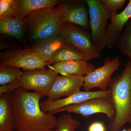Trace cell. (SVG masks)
I'll return each mask as SVG.
<instances>
[{
    "instance_id": "30bf717a",
    "label": "cell",
    "mask_w": 131,
    "mask_h": 131,
    "mask_svg": "<svg viewBox=\"0 0 131 131\" xmlns=\"http://www.w3.org/2000/svg\"><path fill=\"white\" fill-rule=\"evenodd\" d=\"M0 61V66H11L26 71L44 69L47 65L28 48L24 50H8L1 52Z\"/></svg>"
},
{
    "instance_id": "52a82bcc",
    "label": "cell",
    "mask_w": 131,
    "mask_h": 131,
    "mask_svg": "<svg viewBox=\"0 0 131 131\" xmlns=\"http://www.w3.org/2000/svg\"><path fill=\"white\" fill-rule=\"evenodd\" d=\"M66 112L75 113L81 115L87 119L92 115L97 113L105 114L109 119L114 117L115 112L114 107L110 99L105 98H95L81 103L67 106L54 111L52 113Z\"/></svg>"
},
{
    "instance_id": "7c38bea8",
    "label": "cell",
    "mask_w": 131,
    "mask_h": 131,
    "mask_svg": "<svg viewBox=\"0 0 131 131\" xmlns=\"http://www.w3.org/2000/svg\"><path fill=\"white\" fill-rule=\"evenodd\" d=\"M83 75L57 76L49 90L47 99L54 101L67 97L81 90L83 86Z\"/></svg>"
},
{
    "instance_id": "9c48e42d",
    "label": "cell",
    "mask_w": 131,
    "mask_h": 131,
    "mask_svg": "<svg viewBox=\"0 0 131 131\" xmlns=\"http://www.w3.org/2000/svg\"><path fill=\"white\" fill-rule=\"evenodd\" d=\"M58 74L55 70L45 68L27 71L20 79V88L28 91L33 90L41 94L43 96H47Z\"/></svg>"
},
{
    "instance_id": "44dd1931",
    "label": "cell",
    "mask_w": 131,
    "mask_h": 131,
    "mask_svg": "<svg viewBox=\"0 0 131 131\" xmlns=\"http://www.w3.org/2000/svg\"><path fill=\"white\" fill-rule=\"evenodd\" d=\"M24 72L21 69L11 66H0L1 86L10 84L20 78Z\"/></svg>"
},
{
    "instance_id": "2e32d148",
    "label": "cell",
    "mask_w": 131,
    "mask_h": 131,
    "mask_svg": "<svg viewBox=\"0 0 131 131\" xmlns=\"http://www.w3.org/2000/svg\"><path fill=\"white\" fill-rule=\"evenodd\" d=\"M59 0H15L16 18H25L39 9L54 7Z\"/></svg>"
},
{
    "instance_id": "484cf974",
    "label": "cell",
    "mask_w": 131,
    "mask_h": 131,
    "mask_svg": "<svg viewBox=\"0 0 131 131\" xmlns=\"http://www.w3.org/2000/svg\"><path fill=\"white\" fill-rule=\"evenodd\" d=\"M119 131H131V127L130 128H129V129H127V130L125 129H124L123 130H122Z\"/></svg>"
},
{
    "instance_id": "4316f807",
    "label": "cell",
    "mask_w": 131,
    "mask_h": 131,
    "mask_svg": "<svg viewBox=\"0 0 131 131\" xmlns=\"http://www.w3.org/2000/svg\"><path fill=\"white\" fill-rule=\"evenodd\" d=\"M51 131H55V130H51Z\"/></svg>"
},
{
    "instance_id": "ffe728a7",
    "label": "cell",
    "mask_w": 131,
    "mask_h": 131,
    "mask_svg": "<svg viewBox=\"0 0 131 131\" xmlns=\"http://www.w3.org/2000/svg\"><path fill=\"white\" fill-rule=\"evenodd\" d=\"M114 48L119 49L122 54L128 57L131 61V18L125 25Z\"/></svg>"
},
{
    "instance_id": "7a4b0ae2",
    "label": "cell",
    "mask_w": 131,
    "mask_h": 131,
    "mask_svg": "<svg viewBox=\"0 0 131 131\" xmlns=\"http://www.w3.org/2000/svg\"><path fill=\"white\" fill-rule=\"evenodd\" d=\"M108 88L115 114L109 119L110 131H119L127 123L131 124V61L128 59L122 72L112 79Z\"/></svg>"
},
{
    "instance_id": "8fae6325",
    "label": "cell",
    "mask_w": 131,
    "mask_h": 131,
    "mask_svg": "<svg viewBox=\"0 0 131 131\" xmlns=\"http://www.w3.org/2000/svg\"><path fill=\"white\" fill-rule=\"evenodd\" d=\"M111 91L108 89L106 91L100 90L94 91H77L67 96L56 100L51 101L47 99L40 102L41 110L44 112L52 113L67 106L72 105L95 98H105L110 99Z\"/></svg>"
},
{
    "instance_id": "4fadbf2b",
    "label": "cell",
    "mask_w": 131,
    "mask_h": 131,
    "mask_svg": "<svg viewBox=\"0 0 131 131\" xmlns=\"http://www.w3.org/2000/svg\"><path fill=\"white\" fill-rule=\"evenodd\" d=\"M131 18V0H130L125 8L111 20L107 30L106 48L110 50L114 47L115 44L122 34L125 25Z\"/></svg>"
},
{
    "instance_id": "d6986e66",
    "label": "cell",
    "mask_w": 131,
    "mask_h": 131,
    "mask_svg": "<svg viewBox=\"0 0 131 131\" xmlns=\"http://www.w3.org/2000/svg\"><path fill=\"white\" fill-rule=\"evenodd\" d=\"M73 60L89 61L86 57L82 52L72 45L67 43L58 49L46 63L48 65L59 62Z\"/></svg>"
},
{
    "instance_id": "cb8c5ba5",
    "label": "cell",
    "mask_w": 131,
    "mask_h": 131,
    "mask_svg": "<svg viewBox=\"0 0 131 131\" xmlns=\"http://www.w3.org/2000/svg\"><path fill=\"white\" fill-rule=\"evenodd\" d=\"M108 11L109 12L110 16V20L117 15V11L122 8L126 0H101Z\"/></svg>"
},
{
    "instance_id": "7402d4cb",
    "label": "cell",
    "mask_w": 131,
    "mask_h": 131,
    "mask_svg": "<svg viewBox=\"0 0 131 131\" xmlns=\"http://www.w3.org/2000/svg\"><path fill=\"white\" fill-rule=\"evenodd\" d=\"M81 122L69 114H62L57 118L55 131H74L81 125Z\"/></svg>"
},
{
    "instance_id": "603a6c76",
    "label": "cell",
    "mask_w": 131,
    "mask_h": 131,
    "mask_svg": "<svg viewBox=\"0 0 131 131\" xmlns=\"http://www.w3.org/2000/svg\"><path fill=\"white\" fill-rule=\"evenodd\" d=\"M16 18L15 0L0 1V20Z\"/></svg>"
},
{
    "instance_id": "5b68a950",
    "label": "cell",
    "mask_w": 131,
    "mask_h": 131,
    "mask_svg": "<svg viewBox=\"0 0 131 131\" xmlns=\"http://www.w3.org/2000/svg\"><path fill=\"white\" fill-rule=\"evenodd\" d=\"M60 34L66 43L70 44L82 52L89 61L100 57L101 52L92 42L91 34L80 26L71 23H63Z\"/></svg>"
},
{
    "instance_id": "277c9868",
    "label": "cell",
    "mask_w": 131,
    "mask_h": 131,
    "mask_svg": "<svg viewBox=\"0 0 131 131\" xmlns=\"http://www.w3.org/2000/svg\"><path fill=\"white\" fill-rule=\"evenodd\" d=\"M89 11L91 38L100 51L106 47L109 12L101 0H86Z\"/></svg>"
},
{
    "instance_id": "5bb4252c",
    "label": "cell",
    "mask_w": 131,
    "mask_h": 131,
    "mask_svg": "<svg viewBox=\"0 0 131 131\" xmlns=\"http://www.w3.org/2000/svg\"><path fill=\"white\" fill-rule=\"evenodd\" d=\"M65 44L60 32L47 39L35 42L31 47L28 48L30 51L46 63L57 50Z\"/></svg>"
},
{
    "instance_id": "ba28073f",
    "label": "cell",
    "mask_w": 131,
    "mask_h": 131,
    "mask_svg": "<svg viewBox=\"0 0 131 131\" xmlns=\"http://www.w3.org/2000/svg\"><path fill=\"white\" fill-rule=\"evenodd\" d=\"M121 64L119 58L115 57L113 59L108 57L100 68H95L92 72L84 77L83 88L84 91H89L94 88L100 90H107L108 85L112 80V75L118 69Z\"/></svg>"
},
{
    "instance_id": "e0dca14e",
    "label": "cell",
    "mask_w": 131,
    "mask_h": 131,
    "mask_svg": "<svg viewBox=\"0 0 131 131\" xmlns=\"http://www.w3.org/2000/svg\"><path fill=\"white\" fill-rule=\"evenodd\" d=\"M9 94L0 95V131H15L14 116Z\"/></svg>"
},
{
    "instance_id": "d4e9b609",
    "label": "cell",
    "mask_w": 131,
    "mask_h": 131,
    "mask_svg": "<svg viewBox=\"0 0 131 131\" xmlns=\"http://www.w3.org/2000/svg\"><path fill=\"white\" fill-rule=\"evenodd\" d=\"M88 131H106V127L103 122L95 121L90 125Z\"/></svg>"
},
{
    "instance_id": "8992f818",
    "label": "cell",
    "mask_w": 131,
    "mask_h": 131,
    "mask_svg": "<svg viewBox=\"0 0 131 131\" xmlns=\"http://www.w3.org/2000/svg\"><path fill=\"white\" fill-rule=\"evenodd\" d=\"M55 7L62 23H70L90 30L88 6L86 1L62 0Z\"/></svg>"
},
{
    "instance_id": "3957f363",
    "label": "cell",
    "mask_w": 131,
    "mask_h": 131,
    "mask_svg": "<svg viewBox=\"0 0 131 131\" xmlns=\"http://www.w3.org/2000/svg\"><path fill=\"white\" fill-rule=\"evenodd\" d=\"M25 21L26 37L34 43L60 33L63 24L55 7L34 11L25 17Z\"/></svg>"
},
{
    "instance_id": "6da1fadb",
    "label": "cell",
    "mask_w": 131,
    "mask_h": 131,
    "mask_svg": "<svg viewBox=\"0 0 131 131\" xmlns=\"http://www.w3.org/2000/svg\"><path fill=\"white\" fill-rule=\"evenodd\" d=\"M9 96L15 131H51L55 129L57 118L54 114L41 110V94L20 88L11 92Z\"/></svg>"
},
{
    "instance_id": "ac0fdd59",
    "label": "cell",
    "mask_w": 131,
    "mask_h": 131,
    "mask_svg": "<svg viewBox=\"0 0 131 131\" xmlns=\"http://www.w3.org/2000/svg\"><path fill=\"white\" fill-rule=\"evenodd\" d=\"M0 33L22 42L26 37L25 18L16 17L7 20H0Z\"/></svg>"
},
{
    "instance_id": "9a60e30c",
    "label": "cell",
    "mask_w": 131,
    "mask_h": 131,
    "mask_svg": "<svg viewBox=\"0 0 131 131\" xmlns=\"http://www.w3.org/2000/svg\"><path fill=\"white\" fill-rule=\"evenodd\" d=\"M52 64L47 66L62 76L86 75L95 69L93 64L82 60L59 62Z\"/></svg>"
}]
</instances>
